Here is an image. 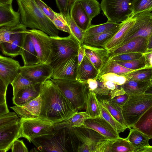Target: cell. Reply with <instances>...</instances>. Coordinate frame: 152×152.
Instances as JSON below:
<instances>
[{
    "instance_id": "f907efd6",
    "label": "cell",
    "mask_w": 152,
    "mask_h": 152,
    "mask_svg": "<svg viewBox=\"0 0 152 152\" xmlns=\"http://www.w3.org/2000/svg\"><path fill=\"white\" fill-rule=\"evenodd\" d=\"M142 56V53H123L110 57L115 61H128L139 59Z\"/></svg>"
},
{
    "instance_id": "9f6ffc18",
    "label": "cell",
    "mask_w": 152,
    "mask_h": 152,
    "mask_svg": "<svg viewBox=\"0 0 152 152\" xmlns=\"http://www.w3.org/2000/svg\"><path fill=\"white\" fill-rule=\"evenodd\" d=\"M142 55L144 57L145 67L152 68V49L147 50Z\"/></svg>"
},
{
    "instance_id": "44dd1931",
    "label": "cell",
    "mask_w": 152,
    "mask_h": 152,
    "mask_svg": "<svg viewBox=\"0 0 152 152\" xmlns=\"http://www.w3.org/2000/svg\"><path fill=\"white\" fill-rule=\"evenodd\" d=\"M69 14L77 26L83 31H86L91 26V21L78 0H73L72 1Z\"/></svg>"
},
{
    "instance_id": "94428289",
    "label": "cell",
    "mask_w": 152,
    "mask_h": 152,
    "mask_svg": "<svg viewBox=\"0 0 152 152\" xmlns=\"http://www.w3.org/2000/svg\"><path fill=\"white\" fill-rule=\"evenodd\" d=\"M152 49V31L148 38V44H147V49Z\"/></svg>"
},
{
    "instance_id": "11a10c76",
    "label": "cell",
    "mask_w": 152,
    "mask_h": 152,
    "mask_svg": "<svg viewBox=\"0 0 152 152\" xmlns=\"http://www.w3.org/2000/svg\"><path fill=\"white\" fill-rule=\"evenodd\" d=\"M129 95L126 93L116 96L112 98L107 99L121 107H123L129 97Z\"/></svg>"
},
{
    "instance_id": "ab89813d",
    "label": "cell",
    "mask_w": 152,
    "mask_h": 152,
    "mask_svg": "<svg viewBox=\"0 0 152 152\" xmlns=\"http://www.w3.org/2000/svg\"><path fill=\"white\" fill-rule=\"evenodd\" d=\"M66 20L71 32V35L79 43L82 45L85 37L86 31H83L76 24L73 18L70 16Z\"/></svg>"
},
{
    "instance_id": "ba28073f",
    "label": "cell",
    "mask_w": 152,
    "mask_h": 152,
    "mask_svg": "<svg viewBox=\"0 0 152 152\" xmlns=\"http://www.w3.org/2000/svg\"><path fill=\"white\" fill-rule=\"evenodd\" d=\"M21 137L26 139L30 142L32 140L39 137L53 134L54 124L39 117L20 119Z\"/></svg>"
},
{
    "instance_id": "836d02e7",
    "label": "cell",
    "mask_w": 152,
    "mask_h": 152,
    "mask_svg": "<svg viewBox=\"0 0 152 152\" xmlns=\"http://www.w3.org/2000/svg\"><path fill=\"white\" fill-rule=\"evenodd\" d=\"M99 100L118 122L124 126L128 128L124 118L122 107L108 100L107 99H100Z\"/></svg>"
},
{
    "instance_id": "5b68a950",
    "label": "cell",
    "mask_w": 152,
    "mask_h": 152,
    "mask_svg": "<svg viewBox=\"0 0 152 152\" xmlns=\"http://www.w3.org/2000/svg\"><path fill=\"white\" fill-rule=\"evenodd\" d=\"M152 105V94L144 93L129 95L122 107L125 122L129 129Z\"/></svg>"
},
{
    "instance_id": "7a4b0ae2",
    "label": "cell",
    "mask_w": 152,
    "mask_h": 152,
    "mask_svg": "<svg viewBox=\"0 0 152 152\" xmlns=\"http://www.w3.org/2000/svg\"><path fill=\"white\" fill-rule=\"evenodd\" d=\"M31 142L41 152H77L80 144L73 128L55 129L53 134L38 137Z\"/></svg>"
},
{
    "instance_id": "b9f144b4",
    "label": "cell",
    "mask_w": 152,
    "mask_h": 152,
    "mask_svg": "<svg viewBox=\"0 0 152 152\" xmlns=\"http://www.w3.org/2000/svg\"><path fill=\"white\" fill-rule=\"evenodd\" d=\"M115 61L123 66L134 71L145 67L144 58L143 55L138 59L128 61Z\"/></svg>"
},
{
    "instance_id": "cb8c5ba5",
    "label": "cell",
    "mask_w": 152,
    "mask_h": 152,
    "mask_svg": "<svg viewBox=\"0 0 152 152\" xmlns=\"http://www.w3.org/2000/svg\"><path fill=\"white\" fill-rule=\"evenodd\" d=\"M20 55L22 57L24 66L32 65L39 63L34 45L28 31Z\"/></svg>"
},
{
    "instance_id": "f5cc1de1",
    "label": "cell",
    "mask_w": 152,
    "mask_h": 152,
    "mask_svg": "<svg viewBox=\"0 0 152 152\" xmlns=\"http://www.w3.org/2000/svg\"><path fill=\"white\" fill-rule=\"evenodd\" d=\"M112 140L107 139L98 142L94 152H110V145Z\"/></svg>"
},
{
    "instance_id": "74e56055",
    "label": "cell",
    "mask_w": 152,
    "mask_h": 152,
    "mask_svg": "<svg viewBox=\"0 0 152 152\" xmlns=\"http://www.w3.org/2000/svg\"><path fill=\"white\" fill-rule=\"evenodd\" d=\"M99 103L102 117L110 124L119 134L124 132L127 128L118 122L99 101Z\"/></svg>"
},
{
    "instance_id": "4316f807",
    "label": "cell",
    "mask_w": 152,
    "mask_h": 152,
    "mask_svg": "<svg viewBox=\"0 0 152 152\" xmlns=\"http://www.w3.org/2000/svg\"><path fill=\"white\" fill-rule=\"evenodd\" d=\"M152 139V105L140 117L132 127Z\"/></svg>"
},
{
    "instance_id": "e0dca14e",
    "label": "cell",
    "mask_w": 152,
    "mask_h": 152,
    "mask_svg": "<svg viewBox=\"0 0 152 152\" xmlns=\"http://www.w3.org/2000/svg\"><path fill=\"white\" fill-rule=\"evenodd\" d=\"M42 100L40 95L26 104L21 106L10 107L20 119L38 117L40 113Z\"/></svg>"
},
{
    "instance_id": "5bb4252c",
    "label": "cell",
    "mask_w": 152,
    "mask_h": 152,
    "mask_svg": "<svg viewBox=\"0 0 152 152\" xmlns=\"http://www.w3.org/2000/svg\"><path fill=\"white\" fill-rule=\"evenodd\" d=\"M21 136L20 120L15 124L0 128V152L8 151L14 141Z\"/></svg>"
},
{
    "instance_id": "be15d7a7",
    "label": "cell",
    "mask_w": 152,
    "mask_h": 152,
    "mask_svg": "<svg viewBox=\"0 0 152 152\" xmlns=\"http://www.w3.org/2000/svg\"><path fill=\"white\" fill-rule=\"evenodd\" d=\"M145 93L152 94V86L149 87L145 92Z\"/></svg>"
},
{
    "instance_id": "681fc988",
    "label": "cell",
    "mask_w": 152,
    "mask_h": 152,
    "mask_svg": "<svg viewBox=\"0 0 152 152\" xmlns=\"http://www.w3.org/2000/svg\"><path fill=\"white\" fill-rule=\"evenodd\" d=\"M99 77L103 80L110 81L119 85L123 84L126 81L124 76L119 75L112 73L106 74Z\"/></svg>"
},
{
    "instance_id": "7dc6e473",
    "label": "cell",
    "mask_w": 152,
    "mask_h": 152,
    "mask_svg": "<svg viewBox=\"0 0 152 152\" xmlns=\"http://www.w3.org/2000/svg\"><path fill=\"white\" fill-rule=\"evenodd\" d=\"M73 0H56L57 6L60 13L66 19L70 17V10Z\"/></svg>"
},
{
    "instance_id": "52a82bcc",
    "label": "cell",
    "mask_w": 152,
    "mask_h": 152,
    "mask_svg": "<svg viewBox=\"0 0 152 152\" xmlns=\"http://www.w3.org/2000/svg\"><path fill=\"white\" fill-rule=\"evenodd\" d=\"M53 45L51 62L53 67L58 63L77 56L80 44L71 35L65 37H50Z\"/></svg>"
},
{
    "instance_id": "ac0fdd59",
    "label": "cell",
    "mask_w": 152,
    "mask_h": 152,
    "mask_svg": "<svg viewBox=\"0 0 152 152\" xmlns=\"http://www.w3.org/2000/svg\"><path fill=\"white\" fill-rule=\"evenodd\" d=\"M136 18L132 16L122 22L120 28L104 48L110 53L119 48L126 38L128 32L135 23Z\"/></svg>"
},
{
    "instance_id": "6da1fadb",
    "label": "cell",
    "mask_w": 152,
    "mask_h": 152,
    "mask_svg": "<svg viewBox=\"0 0 152 152\" xmlns=\"http://www.w3.org/2000/svg\"><path fill=\"white\" fill-rule=\"evenodd\" d=\"M39 95L42 105L39 117L42 119L58 123L77 112L50 79L41 83Z\"/></svg>"
},
{
    "instance_id": "83f0119b",
    "label": "cell",
    "mask_w": 152,
    "mask_h": 152,
    "mask_svg": "<svg viewBox=\"0 0 152 152\" xmlns=\"http://www.w3.org/2000/svg\"><path fill=\"white\" fill-rule=\"evenodd\" d=\"M151 86V80H126L121 87L125 93L129 95L145 93L148 88Z\"/></svg>"
},
{
    "instance_id": "ee69618b",
    "label": "cell",
    "mask_w": 152,
    "mask_h": 152,
    "mask_svg": "<svg viewBox=\"0 0 152 152\" xmlns=\"http://www.w3.org/2000/svg\"><path fill=\"white\" fill-rule=\"evenodd\" d=\"M15 112L7 113L0 115V128L15 124L20 120Z\"/></svg>"
},
{
    "instance_id": "6f0895ef",
    "label": "cell",
    "mask_w": 152,
    "mask_h": 152,
    "mask_svg": "<svg viewBox=\"0 0 152 152\" xmlns=\"http://www.w3.org/2000/svg\"><path fill=\"white\" fill-rule=\"evenodd\" d=\"M93 148L84 143H80L77 148V152H94Z\"/></svg>"
},
{
    "instance_id": "7bdbcfd3",
    "label": "cell",
    "mask_w": 152,
    "mask_h": 152,
    "mask_svg": "<svg viewBox=\"0 0 152 152\" xmlns=\"http://www.w3.org/2000/svg\"><path fill=\"white\" fill-rule=\"evenodd\" d=\"M148 10L152 11V0H135L133 4L132 16Z\"/></svg>"
},
{
    "instance_id": "484cf974",
    "label": "cell",
    "mask_w": 152,
    "mask_h": 152,
    "mask_svg": "<svg viewBox=\"0 0 152 152\" xmlns=\"http://www.w3.org/2000/svg\"><path fill=\"white\" fill-rule=\"evenodd\" d=\"M98 73L99 71L85 55L78 66L77 79L86 81L89 79L95 78Z\"/></svg>"
},
{
    "instance_id": "8fae6325",
    "label": "cell",
    "mask_w": 152,
    "mask_h": 152,
    "mask_svg": "<svg viewBox=\"0 0 152 152\" xmlns=\"http://www.w3.org/2000/svg\"><path fill=\"white\" fill-rule=\"evenodd\" d=\"M53 69L50 64L39 63L21 66L19 73L37 84L51 78Z\"/></svg>"
},
{
    "instance_id": "db71d44e",
    "label": "cell",
    "mask_w": 152,
    "mask_h": 152,
    "mask_svg": "<svg viewBox=\"0 0 152 152\" xmlns=\"http://www.w3.org/2000/svg\"><path fill=\"white\" fill-rule=\"evenodd\" d=\"M11 149L12 152H28V149L22 140H17L13 143Z\"/></svg>"
},
{
    "instance_id": "03108f58",
    "label": "cell",
    "mask_w": 152,
    "mask_h": 152,
    "mask_svg": "<svg viewBox=\"0 0 152 152\" xmlns=\"http://www.w3.org/2000/svg\"></svg>"
},
{
    "instance_id": "6125c7cd",
    "label": "cell",
    "mask_w": 152,
    "mask_h": 152,
    "mask_svg": "<svg viewBox=\"0 0 152 152\" xmlns=\"http://www.w3.org/2000/svg\"><path fill=\"white\" fill-rule=\"evenodd\" d=\"M13 0H0V4H12Z\"/></svg>"
},
{
    "instance_id": "7c38bea8",
    "label": "cell",
    "mask_w": 152,
    "mask_h": 152,
    "mask_svg": "<svg viewBox=\"0 0 152 152\" xmlns=\"http://www.w3.org/2000/svg\"><path fill=\"white\" fill-rule=\"evenodd\" d=\"M78 67L77 56L68 58L53 67L51 77L53 79H77Z\"/></svg>"
},
{
    "instance_id": "60d3db41",
    "label": "cell",
    "mask_w": 152,
    "mask_h": 152,
    "mask_svg": "<svg viewBox=\"0 0 152 152\" xmlns=\"http://www.w3.org/2000/svg\"><path fill=\"white\" fill-rule=\"evenodd\" d=\"M53 23L58 30L71 34L69 26L65 18L61 13L55 12V15Z\"/></svg>"
},
{
    "instance_id": "d6986e66",
    "label": "cell",
    "mask_w": 152,
    "mask_h": 152,
    "mask_svg": "<svg viewBox=\"0 0 152 152\" xmlns=\"http://www.w3.org/2000/svg\"><path fill=\"white\" fill-rule=\"evenodd\" d=\"M82 45L85 55L99 72L110 57L109 53L104 48Z\"/></svg>"
},
{
    "instance_id": "2e32d148",
    "label": "cell",
    "mask_w": 152,
    "mask_h": 152,
    "mask_svg": "<svg viewBox=\"0 0 152 152\" xmlns=\"http://www.w3.org/2000/svg\"><path fill=\"white\" fill-rule=\"evenodd\" d=\"M148 38L138 37L132 39L113 52L109 53L110 57L119 54L137 53H145L147 49Z\"/></svg>"
},
{
    "instance_id": "603a6c76",
    "label": "cell",
    "mask_w": 152,
    "mask_h": 152,
    "mask_svg": "<svg viewBox=\"0 0 152 152\" xmlns=\"http://www.w3.org/2000/svg\"><path fill=\"white\" fill-rule=\"evenodd\" d=\"M40 84L34 85L20 91L13 96V104L21 106L37 97L40 94Z\"/></svg>"
},
{
    "instance_id": "8d00e7d4",
    "label": "cell",
    "mask_w": 152,
    "mask_h": 152,
    "mask_svg": "<svg viewBox=\"0 0 152 152\" xmlns=\"http://www.w3.org/2000/svg\"><path fill=\"white\" fill-rule=\"evenodd\" d=\"M81 4L90 20L100 13V4L97 0H78Z\"/></svg>"
},
{
    "instance_id": "bcb514c9",
    "label": "cell",
    "mask_w": 152,
    "mask_h": 152,
    "mask_svg": "<svg viewBox=\"0 0 152 152\" xmlns=\"http://www.w3.org/2000/svg\"><path fill=\"white\" fill-rule=\"evenodd\" d=\"M18 25L0 27V43L9 42L11 35Z\"/></svg>"
},
{
    "instance_id": "91938a15",
    "label": "cell",
    "mask_w": 152,
    "mask_h": 152,
    "mask_svg": "<svg viewBox=\"0 0 152 152\" xmlns=\"http://www.w3.org/2000/svg\"><path fill=\"white\" fill-rule=\"evenodd\" d=\"M136 152H152V146L150 145L139 149Z\"/></svg>"
},
{
    "instance_id": "8992f818",
    "label": "cell",
    "mask_w": 152,
    "mask_h": 152,
    "mask_svg": "<svg viewBox=\"0 0 152 152\" xmlns=\"http://www.w3.org/2000/svg\"><path fill=\"white\" fill-rule=\"evenodd\" d=\"M135 0H102L101 8L107 18V21L119 23L132 16Z\"/></svg>"
},
{
    "instance_id": "e575fe53",
    "label": "cell",
    "mask_w": 152,
    "mask_h": 152,
    "mask_svg": "<svg viewBox=\"0 0 152 152\" xmlns=\"http://www.w3.org/2000/svg\"><path fill=\"white\" fill-rule=\"evenodd\" d=\"M124 76L126 80H151L152 79V68L145 67L133 71L126 74Z\"/></svg>"
},
{
    "instance_id": "d4e9b609",
    "label": "cell",
    "mask_w": 152,
    "mask_h": 152,
    "mask_svg": "<svg viewBox=\"0 0 152 152\" xmlns=\"http://www.w3.org/2000/svg\"><path fill=\"white\" fill-rule=\"evenodd\" d=\"M122 24L116 29L109 32L85 37L83 44L92 47L104 48L118 31Z\"/></svg>"
},
{
    "instance_id": "f35d334b",
    "label": "cell",
    "mask_w": 152,
    "mask_h": 152,
    "mask_svg": "<svg viewBox=\"0 0 152 152\" xmlns=\"http://www.w3.org/2000/svg\"><path fill=\"white\" fill-rule=\"evenodd\" d=\"M10 84L13 88V96L20 90L36 85L20 73Z\"/></svg>"
},
{
    "instance_id": "9a60e30c",
    "label": "cell",
    "mask_w": 152,
    "mask_h": 152,
    "mask_svg": "<svg viewBox=\"0 0 152 152\" xmlns=\"http://www.w3.org/2000/svg\"><path fill=\"white\" fill-rule=\"evenodd\" d=\"M18 61L0 56V80L8 86L19 73L21 67Z\"/></svg>"
},
{
    "instance_id": "ffe728a7",
    "label": "cell",
    "mask_w": 152,
    "mask_h": 152,
    "mask_svg": "<svg viewBox=\"0 0 152 152\" xmlns=\"http://www.w3.org/2000/svg\"><path fill=\"white\" fill-rule=\"evenodd\" d=\"M73 129L80 143H84L91 146L94 149V152L98 142L108 139L94 130L89 128L75 127Z\"/></svg>"
},
{
    "instance_id": "680465c9",
    "label": "cell",
    "mask_w": 152,
    "mask_h": 152,
    "mask_svg": "<svg viewBox=\"0 0 152 152\" xmlns=\"http://www.w3.org/2000/svg\"><path fill=\"white\" fill-rule=\"evenodd\" d=\"M85 56V53L83 46L82 45H80L77 56L78 66L81 63Z\"/></svg>"
},
{
    "instance_id": "816d5d0a",
    "label": "cell",
    "mask_w": 152,
    "mask_h": 152,
    "mask_svg": "<svg viewBox=\"0 0 152 152\" xmlns=\"http://www.w3.org/2000/svg\"><path fill=\"white\" fill-rule=\"evenodd\" d=\"M34 1L44 14L53 22L55 12L42 0H34Z\"/></svg>"
},
{
    "instance_id": "7402d4cb",
    "label": "cell",
    "mask_w": 152,
    "mask_h": 152,
    "mask_svg": "<svg viewBox=\"0 0 152 152\" xmlns=\"http://www.w3.org/2000/svg\"><path fill=\"white\" fill-rule=\"evenodd\" d=\"M20 23V14L13 10L12 4H0V27Z\"/></svg>"
},
{
    "instance_id": "4fadbf2b",
    "label": "cell",
    "mask_w": 152,
    "mask_h": 152,
    "mask_svg": "<svg viewBox=\"0 0 152 152\" xmlns=\"http://www.w3.org/2000/svg\"><path fill=\"white\" fill-rule=\"evenodd\" d=\"M80 127L94 130L108 139L115 140L120 137L119 134L101 116L86 119Z\"/></svg>"
},
{
    "instance_id": "9c48e42d",
    "label": "cell",
    "mask_w": 152,
    "mask_h": 152,
    "mask_svg": "<svg viewBox=\"0 0 152 152\" xmlns=\"http://www.w3.org/2000/svg\"><path fill=\"white\" fill-rule=\"evenodd\" d=\"M28 33L34 45L39 63L50 64L53 53L50 37L43 31L36 29L28 30Z\"/></svg>"
},
{
    "instance_id": "f1b7e54d",
    "label": "cell",
    "mask_w": 152,
    "mask_h": 152,
    "mask_svg": "<svg viewBox=\"0 0 152 152\" xmlns=\"http://www.w3.org/2000/svg\"><path fill=\"white\" fill-rule=\"evenodd\" d=\"M91 118L86 112H78L66 121L54 124L55 129L64 128H72L75 127H80L86 119Z\"/></svg>"
},
{
    "instance_id": "d6a6232c",
    "label": "cell",
    "mask_w": 152,
    "mask_h": 152,
    "mask_svg": "<svg viewBox=\"0 0 152 152\" xmlns=\"http://www.w3.org/2000/svg\"><path fill=\"white\" fill-rule=\"evenodd\" d=\"M121 24L107 21L106 23L98 25H91L86 31L85 37L95 35L113 31Z\"/></svg>"
},
{
    "instance_id": "1f68e13d",
    "label": "cell",
    "mask_w": 152,
    "mask_h": 152,
    "mask_svg": "<svg viewBox=\"0 0 152 152\" xmlns=\"http://www.w3.org/2000/svg\"><path fill=\"white\" fill-rule=\"evenodd\" d=\"M133 71L118 64L110 57L99 70L97 75L101 76L106 74L112 73L124 76Z\"/></svg>"
},
{
    "instance_id": "30bf717a",
    "label": "cell",
    "mask_w": 152,
    "mask_h": 152,
    "mask_svg": "<svg viewBox=\"0 0 152 152\" xmlns=\"http://www.w3.org/2000/svg\"><path fill=\"white\" fill-rule=\"evenodd\" d=\"M27 27L21 23L11 35L8 42L0 43L3 54L12 58L20 55L26 35Z\"/></svg>"
},
{
    "instance_id": "e7e4bbea",
    "label": "cell",
    "mask_w": 152,
    "mask_h": 152,
    "mask_svg": "<svg viewBox=\"0 0 152 152\" xmlns=\"http://www.w3.org/2000/svg\"><path fill=\"white\" fill-rule=\"evenodd\" d=\"M151 86H152V79L151 80Z\"/></svg>"
},
{
    "instance_id": "277c9868",
    "label": "cell",
    "mask_w": 152,
    "mask_h": 152,
    "mask_svg": "<svg viewBox=\"0 0 152 152\" xmlns=\"http://www.w3.org/2000/svg\"><path fill=\"white\" fill-rule=\"evenodd\" d=\"M50 79L77 111L84 108L88 90L86 81L77 79Z\"/></svg>"
},
{
    "instance_id": "f546056e",
    "label": "cell",
    "mask_w": 152,
    "mask_h": 152,
    "mask_svg": "<svg viewBox=\"0 0 152 152\" xmlns=\"http://www.w3.org/2000/svg\"><path fill=\"white\" fill-rule=\"evenodd\" d=\"M130 129L129 133L126 138L132 145L136 151L149 145L150 139L145 134L137 129L132 128Z\"/></svg>"
},
{
    "instance_id": "c3c4849f",
    "label": "cell",
    "mask_w": 152,
    "mask_h": 152,
    "mask_svg": "<svg viewBox=\"0 0 152 152\" xmlns=\"http://www.w3.org/2000/svg\"><path fill=\"white\" fill-rule=\"evenodd\" d=\"M104 81L105 85L109 91L110 98H112L116 96L125 93L121 85H117L110 81Z\"/></svg>"
},
{
    "instance_id": "3957f363",
    "label": "cell",
    "mask_w": 152,
    "mask_h": 152,
    "mask_svg": "<svg viewBox=\"0 0 152 152\" xmlns=\"http://www.w3.org/2000/svg\"><path fill=\"white\" fill-rule=\"evenodd\" d=\"M20 22L26 27L41 30L51 37L58 36V30L42 12L34 0H16Z\"/></svg>"
},
{
    "instance_id": "4dcf8cb0",
    "label": "cell",
    "mask_w": 152,
    "mask_h": 152,
    "mask_svg": "<svg viewBox=\"0 0 152 152\" xmlns=\"http://www.w3.org/2000/svg\"><path fill=\"white\" fill-rule=\"evenodd\" d=\"M86 112L91 118L101 116L99 101L94 93L88 90L86 95L85 102Z\"/></svg>"
},
{
    "instance_id": "f6af8a7d",
    "label": "cell",
    "mask_w": 152,
    "mask_h": 152,
    "mask_svg": "<svg viewBox=\"0 0 152 152\" xmlns=\"http://www.w3.org/2000/svg\"><path fill=\"white\" fill-rule=\"evenodd\" d=\"M8 86L0 80V115L9 112L6 101V94Z\"/></svg>"
},
{
    "instance_id": "d590c367",
    "label": "cell",
    "mask_w": 152,
    "mask_h": 152,
    "mask_svg": "<svg viewBox=\"0 0 152 152\" xmlns=\"http://www.w3.org/2000/svg\"><path fill=\"white\" fill-rule=\"evenodd\" d=\"M135 149L126 138L121 137L113 140L110 145V152H135Z\"/></svg>"
}]
</instances>
